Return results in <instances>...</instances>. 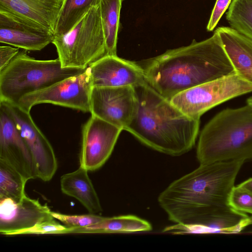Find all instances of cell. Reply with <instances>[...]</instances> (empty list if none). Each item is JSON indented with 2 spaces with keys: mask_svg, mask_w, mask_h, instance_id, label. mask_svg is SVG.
<instances>
[{
  "mask_svg": "<svg viewBox=\"0 0 252 252\" xmlns=\"http://www.w3.org/2000/svg\"><path fill=\"white\" fill-rule=\"evenodd\" d=\"M147 83L166 98L199 85L235 73L220 38L193 40L153 58L143 68Z\"/></svg>",
  "mask_w": 252,
  "mask_h": 252,
  "instance_id": "obj_1",
  "label": "cell"
},
{
  "mask_svg": "<svg viewBox=\"0 0 252 252\" xmlns=\"http://www.w3.org/2000/svg\"><path fill=\"white\" fill-rule=\"evenodd\" d=\"M243 160L200 164L192 172L172 182L158 202L176 224L193 225L214 208L229 206L231 191L245 163Z\"/></svg>",
  "mask_w": 252,
  "mask_h": 252,
  "instance_id": "obj_2",
  "label": "cell"
},
{
  "mask_svg": "<svg viewBox=\"0 0 252 252\" xmlns=\"http://www.w3.org/2000/svg\"><path fill=\"white\" fill-rule=\"evenodd\" d=\"M134 88L137 108L125 130L145 145L166 155L180 156L191 150L200 119L184 114L148 83Z\"/></svg>",
  "mask_w": 252,
  "mask_h": 252,
  "instance_id": "obj_3",
  "label": "cell"
},
{
  "mask_svg": "<svg viewBox=\"0 0 252 252\" xmlns=\"http://www.w3.org/2000/svg\"><path fill=\"white\" fill-rule=\"evenodd\" d=\"M200 164L252 159V107L226 108L205 126L199 138Z\"/></svg>",
  "mask_w": 252,
  "mask_h": 252,
  "instance_id": "obj_4",
  "label": "cell"
},
{
  "mask_svg": "<svg viewBox=\"0 0 252 252\" xmlns=\"http://www.w3.org/2000/svg\"><path fill=\"white\" fill-rule=\"evenodd\" d=\"M86 69L63 67L58 58L38 60L29 56L26 50L19 52L0 71V101L17 104L25 95L82 73Z\"/></svg>",
  "mask_w": 252,
  "mask_h": 252,
  "instance_id": "obj_5",
  "label": "cell"
},
{
  "mask_svg": "<svg viewBox=\"0 0 252 252\" xmlns=\"http://www.w3.org/2000/svg\"><path fill=\"white\" fill-rule=\"evenodd\" d=\"M52 43L63 67L86 69L107 55L99 4L68 32L55 36Z\"/></svg>",
  "mask_w": 252,
  "mask_h": 252,
  "instance_id": "obj_6",
  "label": "cell"
},
{
  "mask_svg": "<svg viewBox=\"0 0 252 252\" xmlns=\"http://www.w3.org/2000/svg\"><path fill=\"white\" fill-rule=\"evenodd\" d=\"M251 92L252 85L235 73L185 90L170 101L185 115L200 119L214 107Z\"/></svg>",
  "mask_w": 252,
  "mask_h": 252,
  "instance_id": "obj_7",
  "label": "cell"
},
{
  "mask_svg": "<svg viewBox=\"0 0 252 252\" xmlns=\"http://www.w3.org/2000/svg\"><path fill=\"white\" fill-rule=\"evenodd\" d=\"M93 84L88 67L82 73L66 78L47 88L22 97L17 104L30 112L34 105L51 103L90 112Z\"/></svg>",
  "mask_w": 252,
  "mask_h": 252,
  "instance_id": "obj_8",
  "label": "cell"
},
{
  "mask_svg": "<svg viewBox=\"0 0 252 252\" xmlns=\"http://www.w3.org/2000/svg\"><path fill=\"white\" fill-rule=\"evenodd\" d=\"M0 106L13 118L26 142L36 166L37 178L45 182L50 181L58 168L51 144L34 122L30 112L17 104L6 101H0Z\"/></svg>",
  "mask_w": 252,
  "mask_h": 252,
  "instance_id": "obj_9",
  "label": "cell"
},
{
  "mask_svg": "<svg viewBox=\"0 0 252 252\" xmlns=\"http://www.w3.org/2000/svg\"><path fill=\"white\" fill-rule=\"evenodd\" d=\"M134 87H93L90 98L92 115L121 128H126L137 108Z\"/></svg>",
  "mask_w": 252,
  "mask_h": 252,
  "instance_id": "obj_10",
  "label": "cell"
},
{
  "mask_svg": "<svg viewBox=\"0 0 252 252\" xmlns=\"http://www.w3.org/2000/svg\"><path fill=\"white\" fill-rule=\"evenodd\" d=\"M122 130L92 115L82 128L80 166L88 171L100 168L111 155Z\"/></svg>",
  "mask_w": 252,
  "mask_h": 252,
  "instance_id": "obj_11",
  "label": "cell"
},
{
  "mask_svg": "<svg viewBox=\"0 0 252 252\" xmlns=\"http://www.w3.org/2000/svg\"><path fill=\"white\" fill-rule=\"evenodd\" d=\"M55 34L35 22L0 10V42L26 51H40L53 42Z\"/></svg>",
  "mask_w": 252,
  "mask_h": 252,
  "instance_id": "obj_12",
  "label": "cell"
},
{
  "mask_svg": "<svg viewBox=\"0 0 252 252\" xmlns=\"http://www.w3.org/2000/svg\"><path fill=\"white\" fill-rule=\"evenodd\" d=\"M0 159L16 169L28 181L37 178L30 151L14 121L0 106Z\"/></svg>",
  "mask_w": 252,
  "mask_h": 252,
  "instance_id": "obj_13",
  "label": "cell"
},
{
  "mask_svg": "<svg viewBox=\"0 0 252 252\" xmlns=\"http://www.w3.org/2000/svg\"><path fill=\"white\" fill-rule=\"evenodd\" d=\"M52 219L49 207L41 204L38 199L26 195L19 202L10 198H0V234L12 235L15 232Z\"/></svg>",
  "mask_w": 252,
  "mask_h": 252,
  "instance_id": "obj_14",
  "label": "cell"
},
{
  "mask_svg": "<svg viewBox=\"0 0 252 252\" xmlns=\"http://www.w3.org/2000/svg\"><path fill=\"white\" fill-rule=\"evenodd\" d=\"M93 87H136L147 83L143 68L117 55H107L89 67Z\"/></svg>",
  "mask_w": 252,
  "mask_h": 252,
  "instance_id": "obj_15",
  "label": "cell"
},
{
  "mask_svg": "<svg viewBox=\"0 0 252 252\" xmlns=\"http://www.w3.org/2000/svg\"><path fill=\"white\" fill-rule=\"evenodd\" d=\"M252 224V216L229 206L216 207L203 216L195 224H176L164 232L176 233H237Z\"/></svg>",
  "mask_w": 252,
  "mask_h": 252,
  "instance_id": "obj_16",
  "label": "cell"
},
{
  "mask_svg": "<svg viewBox=\"0 0 252 252\" xmlns=\"http://www.w3.org/2000/svg\"><path fill=\"white\" fill-rule=\"evenodd\" d=\"M64 0H0V10L25 18L55 32Z\"/></svg>",
  "mask_w": 252,
  "mask_h": 252,
  "instance_id": "obj_17",
  "label": "cell"
},
{
  "mask_svg": "<svg viewBox=\"0 0 252 252\" xmlns=\"http://www.w3.org/2000/svg\"><path fill=\"white\" fill-rule=\"evenodd\" d=\"M215 31L235 73L252 85V40L230 27H220Z\"/></svg>",
  "mask_w": 252,
  "mask_h": 252,
  "instance_id": "obj_18",
  "label": "cell"
},
{
  "mask_svg": "<svg viewBox=\"0 0 252 252\" xmlns=\"http://www.w3.org/2000/svg\"><path fill=\"white\" fill-rule=\"evenodd\" d=\"M82 166L63 175L60 180L62 192L78 200L91 214H100L102 207L88 174Z\"/></svg>",
  "mask_w": 252,
  "mask_h": 252,
  "instance_id": "obj_19",
  "label": "cell"
},
{
  "mask_svg": "<svg viewBox=\"0 0 252 252\" xmlns=\"http://www.w3.org/2000/svg\"><path fill=\"white\" fill-rule=\"evenodd\" d=\"M152 226L148 221L133 215L104 217L99 222L73 229L70 233H116L149 231Z\"/></svg>",
  "mask_w": 252,
  "mask_h": 252,
  "instance_id": "obj_20",
  "label": "cell"
},
{
  "mask_svg": "<svg viewBox=\"0 0 252 252\" xmlns=\"http://www.w3.org/2000/svg\"><path fill=\"white\" fill-rule=\"evenodd\" d=\"M123 0H100L99 6L107 55H117L120 11Z\"/></svg>",
  "mask_w": 252,
  "mask_h": 252,
  "instance_id": "obj_21",
  "label": "cell"
},
{
  "mask_svg": "<svg viewBox=\"0 0 252 252\" xmlns=\"http://www.w3.org/2000/svg\"><path fill=\"white\" fill-rule=\"evenodd\" d=\"M100 0H64L60 11L55 36L65 34L70 31Z\"/></svg>",
  "mask_w": 252,
  "mask_h": 252,
  "instance_id": "obj_22",
  "label": "cell"
},
{
  "mask_svg": "<svg viewBox=\"0 0 252 252\" xmlns=\"http://www.w3.org/2000/svg\"><path fill=\"white\" fill-rule=\"evenodd\" d=\"M28 180L16 169L0 159V198H10L20 201L26 195Z\"/></svg>",
  "mask_w": 252,
  "mask_h": 252,
  "instance_id": "obj_23",
  "label": "cell"
},
{
  "mask_svg": "<svg viewBox=\"0 0 252 252\" xmlns=\"http://www.w3.org/2000/svg\"><path fill=\"white\" fill-rule=\"evenodd\" d=\"M226 19L230 28L252 40V0H232Z\"/></svg>",
  "mask_w": 252,
  "mask_h": 252,
  "instance_id": "obj_24",
  "label": "cell"
},
{
  "mask_svg": "<svg viewBox=\"0 0 252 252\" xmlns=\"http://www.w3.org/2000/svg\"><path fill=\"white\" fill-rule=\"evenodd\" d=\"M53 218L63 223L66 227L70 229L69 233L74 229L84 227L95 224L104 217L96 214H91L79 215H69L51 211Z\"/></svg>",
  "mask_w": 252,
  "mask_h": 252,
  "instance_id": "obj_25",
  "label": "cell"
},
{
  "mask_svg": "<svg viewBox=\"0 0 252 252\" xmlns=\"http://www.w3.org/2000/svg\"><path fill=\"white\" fill-rule=\"evenodd\" d=\"M228 205L233 209L252 216V193L238 186L231 191Z\"/></svg>",
  "mask_w": 252,
  "mask_h": 252,
  "instance_id": "obj_26",
  "label": "cell"
},
{
  "mask_svg": "<svg viewBox=\"0 0 252 252\" xmlns=\"http://www.w3.org/2000/svg\"><path fill=\"white\" fill-rule=\"evenodd\" d=\"M55 219L39 222L28 228L14 232L12 235L21 234H45L69 233L70 229L56 221Z\"/></svg>",
  "mask_w": 252,
  "mask_h": 252,
  "instance_id": "obj_27",
  "label": "cell"
},
{
  "mask_svg": "<svg viewBox=\"0 0 252 252\" xmlns=\"http://www.w3.org/2000/svg\"><path fill=\"white\" fill-rule=\"evenodd\" d=\"M232 0H216L209 20L207 30L211 32L218 25L220 18L228 8Z\"/></svg>",
  "mask_w": 252,
  "mask_h": 252,
  "instance_id": "obj_28",
  "label": "cell"
},
{
  "mask_svg": "<svg viewBox=\"0 0 252 252\" xmlns=\"http://www.w3.org/2000/svg\"><path fill=\"white\" fill-rule=\"evenodd\" d=\"M18 48L0 46V71L4 68L19 52Z\"/></svg>",
  "mask_w": 252,
  "mask_h": 252,
  "instance_id": "obj_29",
  "label": "cell"
},
{
  "mask_svg": "<svg viewBox=\"0 0 252 252\" xmlns=\"http://www.w3.org/2000/svg\"><path fill=\"white\" fill-rule=\"evenodd\" d=\"M237 186L252 193V177L243 181Z\"/></svg>",
  "mask_w": 252,
  "mask_h": 252,
  "instance_id": "obj_30",
  "label": "cell"
},
{
  "mask_svg": "<svg viewBox=\"0 0 252 252\" xmlns=\"http://www.w3.org/2000/svg\"><path fill=\"white\" fill-rule=\"evenodd\" d=\"M247 104L252 107V96L247 99Z\"/></svg>",
  "mask_w": 252,
  "mask_h": 252,
  "instance_id": "obj_31",
  "label": "cell"
},
{
  "mask_svg": "<svg viewBox=\"0 0 252 252\" xmlns=\"http://www.w3.org/2000/svg\"></svg>",
  "mask_w": 252,
  "mask_h": 252,
  "instance_id": "obj_32",
  "label": "cell"
}]
</instances>
